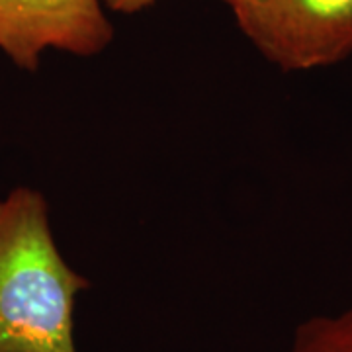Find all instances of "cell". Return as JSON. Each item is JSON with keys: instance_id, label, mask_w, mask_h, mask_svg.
Returning a JSON list of instances; mask_svg holds the SVG:
<instances>
[{"instance_id": "3", "label": "cell", "mask_w": 352, "mask_h": 352, "mask_svg": "<svg viewBox=\"0 0 352 352\" xmlns=\"http://www.w3.org/2000/svg\"><path fill=\"white\" fill-rule=\"evenodd\" d=\"M112 39L102 0H0V50L28 73L47 50L94 57Z\"/></svg>"}, {"instance_id": "1", "label": "cell", "mask_w": 352, "mask_h": 352, "mask_svg": "<svg viewBox=\"0 0 352 352\" xmlns=\"http://www.w3.org/2000/svg\"><path fill=\"white\" fill-rule=\"evenodd\" d=\"M90 280L65 261L36 190L0 200V352H78L76 300Z\"/></svg>"}, {"instance_id": "2", "label": "cell", "mask_w": 352, "mask_h": 352, "mask_svg": "<svg viewBox=\"0 0 352 352\" xmlns=\"http://www.w3.org/2000/svg\"><path fill=\"white\" fill-rule=\"evenodd\" d=\"M241 32L284 73L331 67L352 55V0H223Z\"/></svg>"}, {"instance_id": "5", "label": "cell", "mask_w": 352, "mask_h": 352, "mask_svg": "<svg viewBox=\"0 0 352 352\" xmlns=\"http://www.w3.org/2000/svg\"><path fill=\"white\" fill-rule=\"evenodd\" d=\"M102 4L106 8H110L113 12L122 14H135L149 8L155 4V0H102Z\"/></svg>"}, {"instance_id": "4", "label": "cell", "mask_w": 352, "mask_h": 352, "mask_svg": "<svg viewBox=\"0 0 352 352\" xmlns=\"http://www.w3.org/2000/svg\"><path fill=\"white\" fill-rule=\"evenodd\" d=\"M288 352H352V305L339 314L302 321L294 331Z\"/></svg>"}]
</instances>
